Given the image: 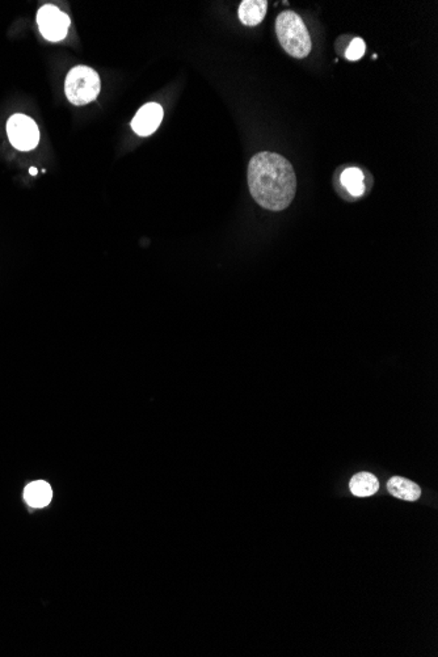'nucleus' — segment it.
<instances>
[{
	"label": "nucleus",
	"mask_w": 438,
	"mask_h": 657,
	"mask_svg": "<svg viewBox=\"0 0 438 657\" xmlns=\"http://www.w3.org/2000/svg\"><path fill=\"white\" fill-rule=\"evenodd\" d=\"M248 188L254 201L271 211L285 210L296 197L297 177L288 159L263 151L248 164Z\"/></svg>",
	"instance_id": "1"
},
{
	"label": "nucleus",
	"mask_w": 438,
	"mask_h": 657,
	"mask_svg": "<svg viewBox=\"0 0 438 657\" xmlns=\"http://www.w3.org/2000/svg\"><path fill=\"white\" fill-rule=\"evenodd\" d=\"M276 33L286 53L302 60L311 52V38L302 18L293 11H285L277 16Z\"/></svg>",
	"instance_id": "2"
},
{
	"label": "nucleus",
	"mask_w": 438,
	"mask_h": 657,
	"mask_svg": "<svg viewBox=\"0 0 438 657\" xmlns=\"http://www.w3.org/2000/svg\"><path fill=\"white\" fill-rule=\"evenodd\" d=\"M100 87L96 71L87 66H77L66 77L64 94L71 104L86 106L99 96Z\"/></svg>",
	"instance_id": "3"
},
{
	"label": "nucleus",
	"mask_w": 438,
	"mask_h": 657,
	"mask_svg": "<svg viewBox=\"0 0 438 657\" xmlns=\"http://www.w3.org/2000/svg\"><path fill=\"white\" fill-rule=\"evenodd\" d=\"M11 145L20 151H30L40 142V130L35 121L26 114H13L7 123Z\"/></svg>",
	"instance_id": "4"
},
{
	"label": "nucleus",
	"mask_w": 438,
	"mask_h": 657,
	"mask_svg": "<svg viewBox=\"0 0 438 657\" xmlns=\"http://www.w3.org/2000/svg\"><path fill=\"white\" fill-rule=\"evenodd\" d=\"M37 24L41 35H44L47 41L57 43L63 40L67 35V30L70 27V18L55 6L46 4L41 7L37 13Z\"/></svg>",
	"instance_id": "5"
},
{
	"label": "nucleus",
	"mask_w": 438,
	"mask_h": 657,
	"mask_svg": "<svg viewBox=\"0 0 438 657\" xmlns=\"http://www.w3.org/2000/svg\"><path fill=\"white\" fill-rule=\"evenodd\" d=\"M163 120V109L157 103L142 106L133 118L132 129L140 137L151 135Z\"/></svg>",
	"instance_id": "6"
},
{
	"label": "nucleus",
	"mask_w": 438,
	"mask_h": 657,
	"mask_svg": "<svg viewBox=\"0 0 438 657\" xmlns=\"http://www.w3.org/2000/svg\"><path fill=\"white\" fill-rule=\"evenodd\" d=\"M268 9L266 0H243L239 7V20L247 27L263 23Z\"/></svg>",
	"instance_id": "7"
},
{
	"label": "nucleus",
	"mask_w": 438,
	"mask_h": 657,
	"mask_svg": "<svg viewBox=\"0 0 438 657\" xmlns=\"http://www.w3.org/2000/svg\"><path fill=\"white\" fill-rule=\"evenodd\" d=\"M387 490L396 498V499L405 500V501H416L420 499L421 488L416 483L402 476H393L387 482Z\"/></svg>",
	"instance_id": "8"
},
{
	"label": "nucleus",
	"mask_w": 438,
	"mask_h": 657,
	"mask_svg": "<svg viewBox=\"0 0 438 657\" xmlns=\"http://www.w3.org/2000/svg\"><path fill=\"white\" fill-rule=\"evenodd\" d=\"M24 498L30 507L44 508L52 501L53 491L47 483L44 481H37V482L28 484L24 491Z\"/></svg>",
	"instance_id": "9"
},
{
	"label": "nucleus",
	"mask_w": 438,
	"mask_h": 657,
	"mask_svg": "<svg viewBox=\"0 0 438 657\" xmlns=\"http://www.w3.org/2000/svg\"><path fill=\"white\" fill-rule=\"evenodd\" d=\"M351 492L357 498H368L379 490V482L373 473H356L349 483Z\"/></svg>",
	"instance_id": "10"
},
{
	"label": "nucleus",
	"mask_w": 438,
	"mask_h": 657,
	"mask_svg": "<svg viewBox=\"0 0 438 657\" xmlns=\"http://www.w3.org/2000/svg\"><path fill=\"white\" fill-rule=\"evenodd\" d=\"M342 184L353 196H362L365 192L364 174L359 168H347L342 174Z\"/></svg>",
	"instance_id": "11"
},
{
	"label": "nucleus",
	"mask_w": 438,
	"mask_h": 657,
	"mask_svg": "<svg viewBox=\"0 0 438 657\" xmlns=\"http://www.w3.org/2000/svg\"><path fill=\"white\" fill-rule=\"evenodd\" d=\"M365 50H366V45L364 43V40L354 38L349 44V47L347 49L345 57L348 61H359L364 57Z\"/></svg>",
	"instance_id": "12"
},
{
	"label": "nucleus",
	"mask_w": 438,
	"mask_h": 657,
	"mask_svg": "<svg viewBox=\"0 0 438 657\" xmlns=\"http://www.w3.org/2000/svg\"><path fill=\"white\" fill-rule=\"evenodd\" d=\"M37 174V169L35 168H30V175H35Z\"/></svg>",
	"instance_id": "13"
}]
</instances>
